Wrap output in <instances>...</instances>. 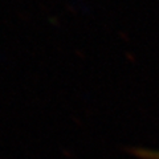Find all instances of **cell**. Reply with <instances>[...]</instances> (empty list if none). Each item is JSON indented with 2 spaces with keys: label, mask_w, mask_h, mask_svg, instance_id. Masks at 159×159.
I'll list each match as a JSON object with an SVG mask.
<instances>
[{
  "label": "cell",
  "mask_w": 159,
  "mask_h": 159,
  "mask_svg": "<svg viewBox=\"0 0 159 159\" xmlns=\"http://www.w3.org/2000/svg\"><path fill=\"white\" fill-rule=\"evenodd\" d=\"M133 154L141 159H159V151L148 150V148H135Z\"/></svg>",
  "instance_id": "obj_1"
}]
</instances>
